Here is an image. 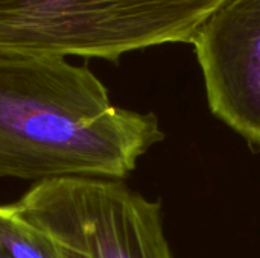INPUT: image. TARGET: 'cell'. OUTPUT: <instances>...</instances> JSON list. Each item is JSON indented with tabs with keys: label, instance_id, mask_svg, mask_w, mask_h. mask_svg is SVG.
<instances>
[{
	"label": "cell",
	"instance_id": "277c9868",
	"mask_svg": "<svg viewBox=\"0 0 260 258\" xmlns=\"http://www.w3.org/2000/svg\"><path fill=\"white\" fill-rule=\"evenodd\" d=\"M190 44L210 111L260 149V0H224Z\"/></svg>",
	"mask_w": 260,
	"mask_h": 258
},
{
	"label": "cell",
	"instance_id": "6da1fadb",
	"mask_svg": "<svg viewBox=\"0 0 260 258\" xmlns=\"http://www.w3.org/2000/svg\"><path fill=\"white\" fill-rule=\"evenodd\" d=\"M163 138L155 114L113 105L87 65L0 52V176L122 181Z\"/></svg>",
	"mask_w": 260,
	"mask_h": 258
},
{
	"label": "cell",
	"instance_id": "7a4b0ae2",
	"mask_svg": "<svg viewBox=\"0 0 260 258\" xmlns=\"http://www.w3.org/2000/svg\"><path fill=\"white\" fill-rule=\"evenodd\" d=\"M224 0H0V52L117 62L148 47L192 43Z\"/></svg>",
	"mask_w": 260,
	"mask_h": 258
},
{
	"label": "cell",
	"instance_id": "3957f363",
	"mask_svg": "<svg viewBox=\"0 0 260 258\" xmlns=\"http://www.w3.org/2000/svg\"><path fill=\"white\" fill-rule=\"evenodd\" d=\"M14 207L50 237L59 258H172L160 202L123 181H43Z\"/></svg>",
	"mask_w": 260,
	"mask_h": 258
},
{
	"label": "cell",
	"instance_id": "5b68a950",
	"mask_svg": "<svg viewBox=\"0 0 260 258\" xmlns=\"http://www.w3.org/2000/svg\"><path fill=\"white\" fill-rule=\"evenodd\" d=\"M0 258H59L50 237L12 205H0Z\"/></svg>",
	"mask_w": 260,
	"mask_h": 258
}]
</instances>
